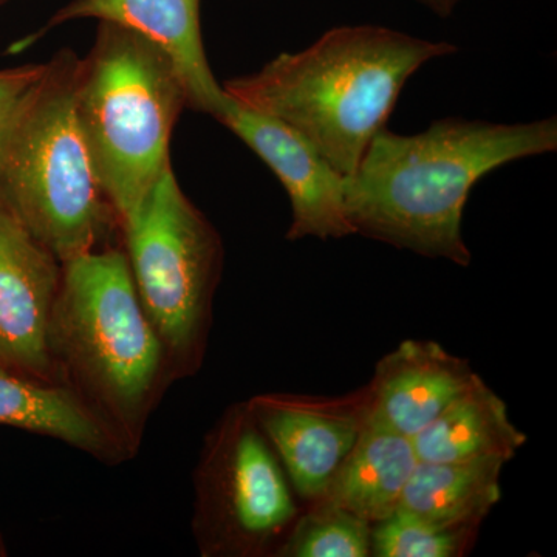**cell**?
I'll use <instances>...</instances> for the list:
<instances>
[{
  "mask_svg": "<svg viewBox=\"0 0 557 557\" xmlns=\"http://www.w3.org/2000/svg\"><path fill=\"white\" fill-rule=\"evenodd\" d=\"M78 61L62 50L46 62L0 134V209L62 263L121 236L76 120Z\"/></svg>",
  "mask_w": 557,
  "mask_h": 557,
  "instance_id": "4",
  "label": "cell"
},
{
  "mask_svg": "<svg viewBox=\"0 0 557 557\" xmlns=\"http://www.w3.org/2000/svg\"><path fill=\"white\" fill-rule=\"evenodd\" d=\"M449 42L383 27H339L298 53H282L222 89L244 108L292 127L344 178L383 127L403 87L426 62L449 57Z\"/></svg>",
  "mask_w": 557,
  "mask_h": 557,
  "instance_id": "2",
  "label": "cell"
},
{
  "mask_svg": "<svg viewBox=\"0 0 557 557\" xmlns=\"http://www.w3.org/2000/svg\"><path fill=\"white\" fill-rule=\"evenodd\" d=\"M76 20L113 22L152 40L177 67L190 109L218 119L225 108L228 97L205 53L200 0H73L51 17L47 30Z\"/></svg>",
  "mask_w": 557,
  "mask_h": 557,
  "instance_id": "12",
  "label": "cell"
},
{
  "mask_svg": "<svg viewBox=\"0 0 557 557\" xmlns=\"http://www.w3.org/2000/svg\"><path fill=\"white\" fill-rule=\"evenodd\" d=\"M73 104L98 182L123 226L171 164L172 131L188 106L185 84L152 40L101 21L89 53L79 58Z\"/></svg>",
  "mask_w": 557,
  "mask_h": 557,
  "instance_id": "5",
  "label": "cell"
},
{
  "mask_svg": "<svg viewBox=\"0 0 557 557\" xmlns=\"http://www.w3.org/2000/svg\"><path fill=\"white\" fill-rule=\"evenodd\" d=\"M61 276L62 262L0 209V364L60 383L47 329Z\"/></svg>",
  "mask_w": 557,
  "mask_h": 557,
  "instance_id": "10",
  "label": "cell"
},
{
  "mask_svg": "<svg viewBox=\"0 0 557 557\" xmlns=\"http://www.w3.org/2000/svg\"><path fill=\"white\" fill-rule=\"evenodd\" d=\"M418 461L502 460L508 463L527 443L507 405L480 381L412 438Z\"/></svg>",
  "mask_w": 557,
  "mask_h": 557,
  "instance_id": "16",
  "label": "cell"
},
{
  "mask_svg": "<svg viewBox=\"0 0 557 557\" xmlns=\"http://www.w3.org/2000/svg\"><path fill=\"white\" fill-rule=\"evenodd\" d=\"M5 555H7L5 544H3L2 537H0V556H5Z\"/></svg>",
  "mask_w": 557,
  "mask_h": 557,
  "instance_id": "21",
  "label": "cell"
},
{
  "mask_svg": "<svg viewBox=\"0 0 557 557\" xmlns=\"http://www.w3.org/2000/svg\"><path fill=\"white\" fill-rule=\"evenodd\" d=\"M556 149V119H446L417 135L383 127L344 180L348 222L355 234L468 267L461 219L472 188L497 168Z\"/></svg>",
  "mask_w": 557,
  "mask_h": 557,
  "instance_id": "1",
  "label": "cell"
},
{
  "mask_svg": "<svg viewBox=\"0 0 557 557\" xmlns=\"http://www.w3.org/2000/svg\"><path fill=\"white\" fill-rule=\"evenodd\" d=\"M139 302L163 344L174 381L203 364L223 265L218 231L180 186L171 164L121 226Z\"/></svg>",
  "mask_w": 557,
  "mask_h": 557,
  "instance_id": "6",
  "label": "cell"
},
{
  "mask_svg": "<svg viewBox=\"0 0 557 557\" xmlns=\"http://www.w3.org/2000/svg\"><path fill=\"white\" fill-rule=\"evenodd\" d=\"M194 490L193 533L205 557L265 555L298 515L247 403L228 409L205 438Z\"/></svg>",
  "mask_w": 557,
  "mask_h": 557,
  "instance_id": "7",
  "label": "cell"
},
{
  "mask_svg": "<svg viewBox=\"0 0 557 557\" xmlns=\"http://www.w3.org/2000/svg\"><path fill=\"white\" fill-rule=\"evenodd\" d=\"M47 348L57 380L138 453L150 416L175 381L121 245L62 263Z\"/></svg>",
  "mask_w": 557,
  "mask_h": 557,
  "instance_id": "3",
  "label": "cell"
},
{
  "mask_svg": "<svg viewBox=\"0 0 557 557\" xmlns=\"http://www.w3.org/2000/svg\"><path fill=\"white\" fill-rule=\"evenodd\" d=\"M505 461H418L397 511L446 530H474L502 498Z\"/></svg>",
  "mask_w": 557,
  "mask_h": 557,
  "instance_id": "15",
  "label": "cell"
},
{
  "mask_svg": "<svg viewBox=\"0 0 557 557\" xmlns=\"http://www.w3.org/2000/svg\"><path fill=\"white\" fill-rule=\"evenodd\" d=\"M480 381L468 361L434 341L408 339L376 364L366 412L413 438Z\"/></svg>",
  "mask_w": 557,
  "mask_h": 557,
  "instance_id": "11",
  "label": "cell"
},
{
  "mask_svg": "<svg viewBox=\"0 0 557 557\" xmlns=\"http://www.w3.org/2000/svg\"><path fill=\"white\" fill-rule=\"evenodd\" d=\"M472 530H446L395 511L373 523L372 555L379 557H456L471 539Z\"/></svg>",
  "mask_w": 557,
  "mask_h": 557,
  "instance_id": "18",
  "label": "cell"
},
{
  "mask_svg": "<svg viewBox=\"0 0 557 557\" xmlns=\"http://www.w3.org/2000/svg\"><path fill=\"white\" fill-rule=\"evenodd\" d=\"M372 523L329 502L317 505L277 548L285 557H368L372 555Z\"/></svg>",
  "mask_w": 557,
  "mask_h": 557,
  "instance_id": "17",
  "label": "cell"
},
{
  "mask_svg": "<svg viewBox=\"0 0 557 557\" xmlns=\"http://www.w3.org/2000/svg\"><path fill=\"white\" fill-rule=\"evenodd\" d=\"M417 463L412 438L372 420L366 412L354 449L318 500L347 509L373 525L397 511Z\"/></svg>",
  "mask_w": 557,
  "mask_h": 557,
  "instance_id": "14",
  "label": "cell"
},
{
  "mask_svg": "<svg viewBox=\"0 0 557 557\" xmlns=\"http://www.w3.org/2000/svg\"><path fill=\"white\" fill-rule=\"evenodd\" d=\"M247 406L295 490L314 502L324 496L366 421V398L317 401L263 394L249 399Z\"/></svg>",
  "mask_w": 557,
  "mask_h": 557,
  "instance_id": "9",
  "label": "cell"
},
{
  "mask_svg": "<svg viewBox=\"0 0 557 557\" xmlns=\"http://www.w3.org/2000/svg\"><path fill=\"white\" fill-rule=\"evenodd\" d=\"M0 2H2V0H0Z\"/></svg>",
  "mask_w": 557,
  "mask_h": 557,
  "instance_id": "22",
  "label": "cell"
},
{
  "mask_svg": "<svg viewBox=\"0 0 557 557\" xmlns=\"http://www.w3.org/2000/svg\"><path fill=\"white\" fill-rule=\"evenodd\" d=\"M429 2L434 3L438 10L448 9L450 3H454V0H429Z\"/></svg>",
  "mask_w": 557,
  "mask_h": 557,
  "instance_id": "20",
  "label": "cell"
},
{
  "mask_svg": "<svg viewBox=\"0 0 557 557\" xmlns=\"http://www.w3.org/2000/svg\"><path fill=\"white\" fill-rule=\"evenodd\" d=\"M44 70L46 64H25L0 70V134L13 119L28 91L36 86Z\"/></svg>",
  "mask_w": 557,
  "mask_h": 557,
  "instance_id": "19",
  "label": "cell"
},
{
  "mask_svg": "<svg viewBox=\"0 0 557 557\" xmlns=\"http://www.w3.org/2000/svg\"><path fill=\"white\" fill-rule=\"evenodd\" d=\"M0 424L60 440L110 467L129 461L137 454L72 388L33 379L3 364Z\"/></svg>",
  "mask_w": 557,
  "mask_h": 557,
  "instance_id": "13",
  "label": "cell"
},
{
  "mask_svg": "<svg viewBox=\"0 0 557 557\" xmlns=\"http://www.w3.org/2000/svg\"><path fill=\"white\" fill-rule=\"evenodd\" d=\"M215 120L260 157L287 190L292 205L288 240L343 239L355 234L344 200L346 178L302 135L230 97Z\"/></svg>",
  "mask_w": 557,
  "mask_h": 557,
  "instance_id": "8",
  "label": "cell"
}]
</instances>
